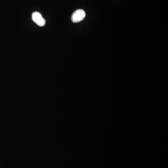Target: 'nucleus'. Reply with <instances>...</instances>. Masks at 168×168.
Returning a JSON list of instances; mask_svg holds the SVG:
<instances>
[{
	"instance_id": "f257e3e1",
	"label": "nucleus",
	"mask_w": 168,
	"mask_h": 168,
	"mask_svg": "<svg viewBox=\"0 0 168 168\" xmlns=\"http://www.w3.org/2000/svg\"><path fill=\"white\" fill-rule=\"evenodd\" d=\"M86 17V13L83 10H78L73 13L72 16V21L74 23H79L84 19Z\"/></svg>"
},
{
	"instance_id": "f03ea898",
	"label": "nucleus",
	"mask_w": 168,
	"mask_h": 168,
	"mask_svg": "<svg viewBox=\"0 0 168 168\" xmlns=\"http://www.w3.org/2000/svg\"><path fill=\"white\" fill-rule=\"evenodd\" d=\"M32 20L39 26L42 27L45 25L46 21L42 17L40 13L38 12H34L32 16Z\"/></svg>"
}]
</instances>
